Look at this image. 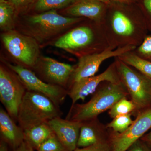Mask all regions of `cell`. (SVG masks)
I'll list each match as a JSON object with an SVG mask.
<instances>
[{"label":"cell","instance_id":"6da1fadb","mask_svg":"<svg viewBox=\"0 0 151 151\" xmlns=\"http://www.w3.org/2000/svg\"><path fill=\"white\" fill-rule=\"evenodd\" d=\"M128 4L111 2L107 5L101 24L109 46L113 49L127 46L137 47L148 35L142 14L129 10Z\"/></svg>","mask_w":151,"mask_h":151},{"label":"cell","instance_id":"7a4b0ae2","mask_svg":"<svg viewBox=\"0 0 151 151\" xmlns=\"http://www.w3.org/2000/svg\"><path fill=\"white\" fill-rule=\"evenodd\" d=\"M85 20L59 38L55 46L78 58L101 52L110 47L102 24Z\"/></svg>","mask_w":151,"mask_h":151},{"label":"cell","instance_id":"3957f363","mask_svg":"<svg viewBox=\"0 0 151 151\" xmlns=\"http://www.w3.org/2000/svg\"><path fill=\"white\" fill-rule=\"evenodd\" d=\"M128 94L122 81H105L100 84L87 103L75 104L70 108L66 119L83 122L96 119L101 113L110 110L119 100Z\"/></svg>","mask_w":151,"mask_h":151},{"label":"cell","instance_id":"277c9868","mask_svg":"<svg viewBox=\"0 0 151 151\" xmlns=\"http://www.w3.org/2000/svg\"><path fill=\"white\" fill-rule=\"evenodd\" d=\"M62 113L59 106L45 95L27 91L18 112L17 122L23 129L45 123L58 117Z\"/></svg>","mask_w":151,"mask_h":151},{"label":"cell","instance_id":"5b68a950","mask_svg":"<svg viewBox=\"0 0 151 151\" xmlns=\"http://www.w3.org/2000/svg\"><path fill=\"white\" fill-rule=\"evenodd\" d=\"M114 62L120 80L134 104L136 110L141 111L151 108V78L127 65L118 57L115 58Z\"/></svg>","mask_w":151,"mask_h":151},{"label":"cell","instance_id":"8992f818","mask_svg":"<svg viewBox=\"0 0 151 151\" xmlns=\"http://www.w3.org/2000/svg\"><path fill=\"white\" fill-rule=\"evenodd\" d=\"M85 19L64 17L58 13L56 10H53L28 16L26 19V23L31 36L41 40L49 38L64 30L74 27Z\"/></svg>","mask_w":151,"mask_h":151},{"label":"cell","instance_id":"52a82bcc","mask_svg":"<svg viewBox=\"0 0 151 151\" xmlns=\"http://www.w3.org/2000/svg\"><path fill=\"white\" fill-rule=\"evenodd\" d=\"M26 88L19 76L7 65L0 67V100L15 121Z\"/></svg>","mask_w":151,"mask_h":151},{"label":"cell","instance_id":"ba28073f","mask_svg":"<svg viewBox=\"0 0 151 151\" xmlns=\"http://www.w3.org/2000/svg\"><path fill=\"white\" fill-rule=\"evenodd\" d=\"M6 49L26 67L34 68L39 60V46L35 38L11 30L1 35Z\"/></svg>","mask_w":151,"mask_h":151},{"label":"cell","instance_id":"9c48e42d","mask_svg":"<svg viewBox=\"0 0 151 151\" xmlns=\"http://www.w3.org/2000/svg\"><path fill=\"white\" fill-rule=\"evenodd\" d=\"M6 65L19 76L28 91L44 94L59 106L67 96V89L47 83L28 68L19 65H12L9 63H6Z\"/></svg>","mask_w":151,"mask_h":151},{"label":"cell","instance_id":"30bf717a","mask_svg":"<svg viewBox=\"0 0 151 151\" xmlns=\"http://www.w3.org/2000/svg\"><path fill=\"white\" fill-rule=\"evenodd\" d=\"M136 47L127 46L113 49L109 47L104 51L87 55L79 58L70 78L68 86L82 78L94 76L100 65L106 60L121 56L127 52L134 50Z\"/></svg>","mask_w":151,"mask_h":151},{"label":"cell","instance_id":"8fae6325","mask_svg":"<svg viewBox=\"0 0 151 151\" xmlns=\"http://www.w3.org/2000/svg\"><path fill=\"white\" fill-rule=\"evenodd\" d=\"M151 129V107L140 111L132 125L122 133L114 132L110 145L112 151H127L138 140Z\"/></svg>","mask_w":151,"mask_h":151},{"label":"cell","instance_id":"7c38bea8","mask_svg":"<svg viewBox=\"0 0 151 151\" xmlns=\"http://www.w3.org/2000/svg\"><path fill=\"white\" fill-rule=\"evenodd\" d=\"M105 81H121L114 61L103 73L82 78L70 85L68 89V95L72 100L71 107L75 105L78 100L84 101L85 97L96 92L100 84Z\"/></svg>","mask_w":151,"mask_h":151},{"label":"cell","instance_id":"4fadbf2b","mask_svg":"<svg viewBox=\"0 0 151 151\" xmlns=\"http://www.w3.org/2000/svg\"><path fill=\"white\" fill-rule=\"evenodd\" d=\"M34 68L37 70L44 81L66 89L75 66L44 57L39 59Z\"/></svg>","mask_w":151,"mask_h":151},{"label":"cell","instance_id":"5bb4252c","mask_svg":"<svg viewBox=\"0 0 151 151\" xmlns=\"http://www.w3.org/2000/svg\"><path fill=\"white\" fill-rule=\"evenodd\" d=\"M47 123L66 151H74L77 148L82 122L58 117Z\"/></svg>","mask_w":151,"mask_h":151},{"label":"cell","instance_id":"9a60e30c","mask_svg":"<svg viewBox=\"0 0 151 151\" xmlns=\"http://www.w3.org/2000/svg\"><path fill=\"white\" fill-rule=\"evenodd\" d=\"M107 7L100 0H76L66 8V13L69 17L83 18L101 24Z\"/></svg>","mask_w":151,"mask_h":151},{"label":"cell","instance_id":"2e32d148","mask_svg":"<svg viewBox=\"0 0 151 151\" xmlns=\"http://www.w3.org/2000/svg\"><path fill=\"white\" fill-rule=\"evenodd\" d=\"M0 133L2 140L13 150L24 141L23 129L16 124L14 120L2 108H0Z\"/></svg>","mask_w":151,"mask_h":151},{"label":"cell","instance_id":"e0dca14e","mask_svg":"<svg viewBox=\"0 0 151 151\" xmlns=\"http://www.w3.org/2000/svg\"><path fill=\"white\" fill-rule=\"evenodd\" d=\"M96 119L82 122L77 148L89 147L103 139L101 136V128L96 122Z\"/></svg>","mask_w":151,"mask_h":151},{"label":"cell","instance_id":"ac0fdd59","mask_svg":"<svg viewBox=\"0 0 151 151\" xmlns=\"http://www.w3.org/2000/svg\"><path fill=\"white\" fill-rule=\"evenodd\" d=\"M24 141L36 151L44 142L54 134L47 123L26 129L24 130Z\"/></svg>","mask_w":151,"mask_h":151},{"label":"cell","instance_id":"d6986e66","mask_svg":"<svg viewBox=\"0 0 151 151\" xmlns=\"http://www.w3.org/2000/svg\"><path fill=\"white\" fill-rule=\"evenodd\" d=\"M133 50L127 52L118 57L127 65L151 78V61L139 56Z\"/></svg>","mask_w":151,"mask_h":151},{"label":"cell","instance_id":"ffe728a7","mask_svg":"<svg viewBox=\"0 0 151 151\" xmlns=\"http://www.w3.org/2000/svg\"><path fill=\"white\" fill-rule=\"evenodd\" d=\"M15 9L8 0H0V27L6 32L12 30Z\"/></svg>","mask_w":151,"mask_h":151},{"label":"cell","instance_id":"44dd1931","mask_svg":"<svg viewBox=\"0 0 151 151\" xmlns=\"http://www.w3.org/2000/svg\"><path fill=\"white\" fill-rule=\"evenodd\" d=\"M76 0H35L31 6L35 12L41 13L47 11L67 8Z\"/></svg>","mask_w":151,"mask_h":151},{"label":"cell","instance_id":"7402d4cb","mask_svg":"<svg viewBox=\"0 0 151 151\" xmlns=\"http://www.w3.org/2000/svg\"><path fill=\"white\" fill-rule=\"evenodd\" d=\"M136 110V106L132 100H128L124 97L113 105L108 113L111 118L114 119L118 116L131 114Z\"/></svg>","mask_w":151,"mask_h":151},{"label":"cell","instance_id":"603a6c76","mask_svg":"<svg viewBox=\"0 0 151 151\" xmlns=\"http://www.w3.org/2000/svg\"><path fill=\"white\" fill-rule=\"evenodd\" d=\"M133 122L131 114L121 115L114 118L113 121L107 125V127L112 129L114 132L122 133L126 131Z\"/></svg>","mask_w":151,"mask_h":151},{"label":"cell","instance_id":"cb8c5ba5","mask_svg":"<svg viewBox=\"0 0 151 151\" xmlns=\"http://www.w3.org/2000/svg\"><path fill=\"white\" fill-rule=\"evenodd\" d=\"M37 151H67L54 134L44 142Z\"/></svg>","mask_w":151,"mask_h":151},{"label":"cell","instance_id":"d4e9b609","mask_svg":"<svg viewBox=\"0 0 151 151\" xmlns=\"http://www.w3.org/2000/svg\"><path fill=\"white\" fill-rule=\"evenodd\" d=\"M133 51L139 56L151 61V35H148L142 43Z\"/></svg>","mask_w":151,"mask_h":151},{"label":"cell","instance_id":"484cf974","mask_svg":"<svg viewBox=\"0 0 151 151\" xmlns=\"http://www.w3.org/2000/svg\"><path fill=\"white\" fill-rule=\"evenodd\" d=\"M74 151H112L110 142L103 139L94 145L86 147L77 148Z\"/></svg>","mask_w":151,"mask_h":151},{"label":"cell","instance_id":"4316f807","mask_svg":"<svg viewBox=\"0 0 151 151\" xmlns=\"http://www.w3.org/2000/svg\"><path fill=\"white\" fill-rule=\"evenodd\" d=\"M13 6L16 13L24 12L31 6L35 0H8Z\"/></svg>","mask_w":151,"mask_h":151},{"label":"cell","instance_id":"83f0119b","mask_svg":"<svg viewBox=\"0 0 151 151\" xmlns=\"http://www.w3.org/2000/svg\"><path fill=\"white\" fill-rule=\"evenodd\" d=\"M142 5L145 13L143 16L149 32H151V0H142Z\"/></svg>","mask_w":151,"mask_h":151},{"label":"cell","instance_id":"f1b7e54d","mask_svg":"<svg viewBox=\"0 0 151 151\" xmlns=\"http://www.w3.org/2000/svg\"><path fill=\"white\" fill-rule=\"evenodd\" d=\"M127 151H151V150L147 143L140 139L132 144Z\"/></svg>","mask_w":151,"mask_h":151},{"label":"cell","instance_id":"f546056e","mask_svg":"<svg viewBox=\"0 0 151 151\" xmlns=\"http://www.w3.org/2000/svg\"><path fill=\"white\" fill-rule=\"evenodd\" d=\"M13 151H35V150L27 142L24 141L20 145L13 150Z\"/></svg>","mask_w":151,"mask_h":151},{"label":"cell","instance_id":"4dcf8cb0","mask_svg":"<svg viewBox=\"0 0 151 151\" xmlns=\"http://www.w3.org/2000/svg\"><path fill=\"white\" fill-rule=\"evenodd\" d=\"M101 2L108 5L111 2L124 3V4H131L136 2L137 0H100Z\"/></svg>","mask_w":151,"mask_h":151},{"label":"cell","instance_id":"1f68e13d","mask_svg":"<svg viewBox=\"0 0 151 151\" xmlns=\"http://www.w3.org/2000/svg\"><path fill=\"white\" fill-rule=\"evenodd\" d=\"M141 139L151 145V130L147 134L143 136Z\"/></svg>","mask_w":151,"mask_h":151},{"label":"cell","instance_id":"d6a6232c","mask_svg":"<svg viewBox=\"0 0 151 151\" xmlns=\"http://www.w3.org/2000/svg\"><path fill=\"white\" fill-rule=\"evenodd\" d=\"M0 151H8V145L2 140L0 143Z\"/></svg>","mask_w":151,"mask_h":151}]
</instances>
